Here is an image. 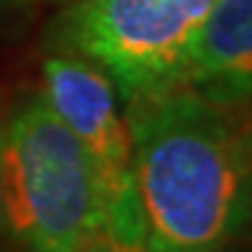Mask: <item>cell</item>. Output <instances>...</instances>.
<instances>
[{
    "label": "cell",
    "mask_w": 252,
    "mask_h": 252,
    "mask_svg": "<svg viewBox=\"0 0 252 252\" xmlns=\"http://www.w3.org/2000/svg\"><path fill=\"white\" fill-rule=\"evenodd\" d=\"M216 0H72L60 18L64 52L106 75L124 103L180 83Z\"/></svg>",
    "instance_id": "3957f363"
},
{
    "label": "cell",
    "mask_w": 252,
    "mask_h": 252,
    "mask_svg": "<svg viewBox=\"0 0 252 252\" xmlns=\"http://www.w3.org/2000/svg\"><path fill=\"white\" fill-rule=\"evenodd\" d=\"M224 252H229V250H224Z\"/></svg>",
    "instance_id": "30bf717a"
},
{
    "label": "cell",
    "mask_w": 252,
    "mask_h": 252,
    "mask_svg": "<svg viewBox=\"0 0 252 252\" xmlns=\"http://www.w3.org/2000/svg\"><path fill=\"white\" fill-rule=\"evenodd\" d=\"M0 224L26 252H88L106 242L85 150L41 93L0 126Z\"/></svg>",
    "instance_id": "7a4b0ae2"
},
{
    "label": "cell",
    "mask_w": 252,
    "mask_h": 252,
    "mask_svg": "<svg viewBox=\"0 0 252 252\" xmlns=\"http://www.w3.org/2000/svg\"><path fill=\"white\" fill-rule=\"evenodd\" d=\"M88 252H131V250H121V247H113V245H108V242H100V245H95V247H90Z\"/></svg>",
    "instance_id": "8992f818"
},
{
    "label": "cell",
    "mask_w": 252,
    "mask_h": 252,
    "mask_svg": "<svg viewBox=\"0 0 252 252\" xmlns=\"http://www.w3.org/2000/svg\"><path fill=\"white\" fill-rule=\"evenodd\" d=\"M39 93L88 155L103 209L106 242L144 252L134 144L113 83L88 60L62 52L44 60Z\"/></svg>",
    "instance_id": "277c9868"
},
{
    "label": "cell",
    "mask_w": 252,
    "mask_h": 252,
    "mask_svg": "<svg viewBox=\"0 0 252 252\" xmlns=\"http://www.w3.org/2000/svg\"><path fill=\"white\" fill-rule=\"evenodd\" d=\"M250 226H252V219H250Z\"/></svg>",
    "instance_id": "9c48e42d"
},
{
    "label": "cell",
    "mask_w": 252,
    "mask_h": 252,
    "mask_svg": "<svg viewBox=\"0 0 252 252\" xmlns=\"http://www.w3.org/2000/svg\"><path fill=\"white\" fill-rule=\"evenodd\" d=\"M3 3H5V0H0V5H3Z\"/></svg>",
    "instance_id": "ba28073f"
},
{
    "label": "cell",
    "mask_w": 252,
    "mask_h": 252,
    "mask_svg": "<svg viewBox=\"0 0 252 252\" xmlns=\"http://www.w3.org/2000/svg\"><path fill=\"white\" fill-rule=\"evenodd\" d=\"M49 3H72V0H49Z\"/></svg>",
    "instance_id": "52a82bcc"
},
{
    "label": "cell",
    "mask_w": 252,
    "mask_h": 252,
    "mask_svg": "<svg viewBox=\"0 0 252 252\" xmlns=\"http://www.w3.org/2000/svg\"><path fill=\"white\" fill-rule=\"evenodd\" d=\"M144 252H224L252 219V95L178 85L126 103Z\"/></svg>",
    "instance_id": "6da1fadb"
},
{
    "label": "cell",
    "mask_w": 252,
    "mask_h": 252,
    "mask_svg": "<svg viewBox=\"0 0 252 252\" xmlns=\"http://www.w3.org/2000/svg\"><path fill=\"white\" fill-rule=\"evenodd\" d=\"M178 85L221 98L252 95V0H216Z\"/></svg>",
    "instance_id": "5b68a950"
}]
</instances>
